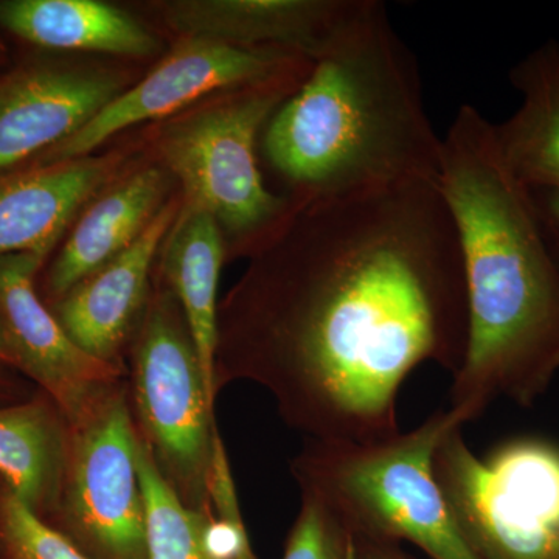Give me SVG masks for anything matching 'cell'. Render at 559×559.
<instances>
[{"label":"cell","mask_w":559,"mask_h":559,"mask_svg":"<svg viewBox=\"0 0 559 559\" xmlns=\"http://www.w3.org/2000/svg\"><path fill=\"white\" fill-rule=\"evenodd\" d=\"M252 257L224 308L216 367L270 390L312 440L392 439L412 371L462 366L465 274L439 182L297 209Z\"/></svg>","instance_id":"1"},{"label":"cell","mask_w":559,"mask_h":559,"mask_svg":"<svg viewBox=\"0 0 559 559\" xmlns=\"http://www.w3.org/2000/svg\"><path fill=\"white\" fill-rule=\"evenodd\" d=\"M439 186L457 227L468 301L451 407L473 421L496 400L533 406L559 373V266L535 194L511 175L495 123L473 105L441 138Z\"/></svg>","instance_id":"2"},{"label":"cell","mask_w":559,"mask_h":559,"mask_svg":"<svg viewBox=\"0 0 559 559\" xmlns=\"http://www.w3.org/2000/svg\"><path fill=\"white\" fill-rule=\"evenodd\" d=\"M263 153L296 210L439 182L441 138L426 112L417 60L384 3L356 0L299 90L272 114Z\"/></svg>","instance_id":"3"},{"label":"cell","mask_w":559,"mask_h":559,"mask_svg":"<svg viewBox=\"0 0 559 559\" xmlns=\"http://www.w3.org/2000/svg\"><path fill=\"white\" fill-rule=\"evenodd\" d=\"M462 412L439 411L425 423L374 443L312 440L293 469L360 538L409 540L430 559H480L463 536L433 473V457Z\"/></svg>","instance_id":"4"},{"label":"cell","mask_w":559,"mask_h":559,"mask_svg":"<svg viewBox=\"0 0 559 559\" xmlns=\"http://www.w3.org/2000/svg\"><path fill=\"white\" fill-rule=\"evenodd\" d=\"M311 66L240 87L212 108L175 121L160 135L162 159L182 182L186 204L207 210L250 255L296 213L264 183L257 146L272 114L299 90Z\"/></svg>","instance_id":"5"},{"label":"cell","mask_w":559,"mask_h":559,"mask_svg":"<svg viewBox=\"0 0 559 559\" xmlns=\"http://www.w3.org/2000/svg\"><path fill=\"white\" fill-rule=\"evenodd\" d=\"M451 430L433 473L480 559H559V444L518 439L480 457Z\"/></svg>","instance_id":"6"},{"label":"cell","mask_w":559,"mask_h":559,"mask_svg":"<svg viewBox=\"0 0 559 559\" xmlns=\"http://www.w3.org/2000/svg\"><path fill=\"white\" fill-rule=\"evenodd\" d=\"M134 395L153 459L190 509L205 513L213 403L175 294L143 314L134 349Z\"/></svg>","instance_id":"7"},{"label":"cell","mask_w":559,"mask_h":559,"mask_svg":"<svg viewBox=\"0 0 559 559\" xmlns=\"http://www.w3.org/2000/svg\"><path fill=\"white\" fill-rule=\"evenodd\" d=\"M70 444L64 496L70 528L97 559H148L140 437L123 395L97 401Z\"/></svg>","instance_id":"8"},{"label":"cell","mask_w":559,"mask_h":559,"mask_svg":"<svg viewBox=\"0 0 559 559\" xmlns=\"http://www.w3.org/2000/svg\"><path fill=\"white\" fill-rule=\"evenodd\" d=\"M311 58L280 49H240L216 40L187 38L131 90L121 91L75 134L44 151L40 164L90 156L117 132L186 108L210 92L263 83L308 64Z\"/></svg>","instance_id":"9"},{"label":"cell","mask_w":559,"mask_h":559,"mask_svg":"<svg viewBox=\"0 0 559 559\" xmlns=\"http://www.w3.org/2000/svg\"><path fill=\"white\" fill-rule=\"evenodd\" d=\"M44 260L25 252L0 257V320L11 366L39 382L76 426L116 367L84 353L40 301L35 277Z\"/></svg>","instance_id":"10"},{"label":"cell","mask_w":559,"mask_h":559,"mask_svg":"<svg viewBox=\"0 0 559 559\" xmlns=\"http://www.w3.org/2000/svg\"><path fill=\"white\" fill-rule=\"evenodd\" d=\"M102 70L44 66L0 80V170L53 148L121 92Z\"/></svg>","instance_id":"11"},{"label":"cell","mask_w":559,"mask_h":559,"mask_svg":"<svg viewBox=\"0 0 559 559\" xmlns=\"http://www.w3.org/2000/svg\"><path fill=\"white\" fill-rule=\"evenodd\" d=\"M356 0H176L164 20L187 38L240 49H280L314 58Z\"/></svg>","instance_id":"12"},{"label":"cell","mask_w":559,"mask_h":559,"mask_svg":"<svg viewBox=\"0 0 559 559\" xmlns=\"http://www.w3.org/2000/svg\"><path fill=\"white\" fill-rule=\"evenodd\" d=\"M178 213L176 202L165 204L130 248L58 301L55 316L91 358L112 366L145 307L151 267Z\"/></svg>","instance_id":"13"},{"label":"cell","mask_w":559,"mask_h":559,"mask_svg":"<svg viewBox=\"0 0 559 559\" xmlns=\"http://www.w3.org/2000/svg\"><path fill=\"white\" fill-rule=\"evenodd\" d=\"M119 157H81L0 183V257L46 259L70 221L117 170Z\"/></svg>","instance_id":"14"},{"label":"cell","mask_w":559,"mask_h":559,"mask_svg":"<svg viewBox=\"0 0 559 559\" xmlns=\"http://www.w3.org/2000/svg\"><path fill=\"white\" fill-rule=\"evenodd\" d=\"M518 109L495 123L500 156L522 186L559 190V40L528 51L509 73Z\"/></svg>","instance_id":"15"},{"label":"cell","mask_w":559,"mask_h":559,"mask_svg":"<svg viewBox=\"0 0 559 559\" xmlns=\"http://www.w3.org/2000/svg\"><path fill=\"white\" fill-rule=\"evenodd\" d=\"M168 182L159 168L131 173L86 210L55 260L51 296L61 299L81 280L116 259L160 212Z\"/></svg>","instance_id":"16"},{"label":"cell","mask_w":559,"mask_h":559,"mask_svg":"<svg viewBox=\"0 0 559 559\" xmlns=\"http://www.w3.org/2000/svg\"><path fill=\"white\" fill-rule=\"evenodd\" d=\"M164 242L165 277L186 319L205 385L215 399L219 336L216 296L224 261L223 230L207 210L186 204Z\"/></svg>","instance_id":"17"},{"label":"cell","mask_w":559,"mask_h":559,"mask_svg":"<svg viewBox=\"0 0 559 559\" xmlns=\"http://www.w3.org/2000/svg\"><path fill=\"white\" fill-rule=\"evenodd\" d=\"M0 24L49 49L145 57L159 47L134 17L97 0H9L0 2Z\"/></svg>","instance_id":"18"},{"label":"cell","mask_w":559,"mask_h":559,"mask_svg":"<svg viewBox=\"0 0 559 559\" xmlns=\"http://www.w3.org/2000/svg\"><path fill=\"white\" fill-rule=\"evenodd\" d=\"M69 459L61 419L46 401L0 407V477L39 516L60 503Z\"/></svg>","instance_id":"19"},{"label":"cell","mask_w":559,"mask_h":559,"mask_svg":"<svg viewBox=\"0 0 559 559\" xmlns=\"http://www.w3.org/2000/svg\"><path fill=\"white\" fill-rule=\"evenodd\" d=\"M139 471L146 506L148 559H210L202 547L207 514L190 509L160 473L148 444L140 440Z\"/></svg>","instance_id":"20"},{"label":"cell","mask_w":559,"mask_h":559,"mask_svg":"<svg viewBox=\"0 0 559 559\" xmlns=\"http://www.w3.org/2000/svg\"><path fill=\"white\" fill-rule=\"evenodd\" d=\"M0 555L3 559H97L7 488L0 491Z\"/></svg>","instance_id":"21"},{"label":"cell","mask_w":559,"mask_h":559,"mask_svg":"<svg viewBox=\"0 0 559 559\" xmlns=\"http://www.w3.org/2000/svg\"><path fill=\"white\" fill-rule=\"evenodd\" d=\"M353 530L312 492L301 491L299 516L290 528L283 559H356Z\"/></svg>","instance_id":"22"},{"label":"cell","mask_w":559,"mask_h":559,"mask_svg":"<svg viewBox=\"0 0 559 559\" xmlns=\"http://www.w3.org/2000/svg\"><path fill=\"white\" fill-rule=\"evenodd\" d=\"M533 194H535L536 207L543 221L547 241L559 266V190H536Z\"/></svg>","instance_id":"23"},{"label":"cell","mask_w":559,"mask_h":559,"mask_svg":"<svg viewBox=\"0 0 559 559\" xmlns=\"http://www.w3.org/2000/svg\"><path fill=\"white\" fill-rule=\"evenodd\" d=\"M358 539V554L356 559H407L404 557L395 544L389 543V540L360 538Z\"/></svg>","instance_id":"24"},{"label":"cell","mask_w":559,"mask_h":559,"mask_svg":"<svg viewBox=\"0 0 559 559\" xmlns=\"http://www.w3.org/2000/svg\"><path fill=\"white\" fill-rule=\"evenodd\" d=\"M0 359L11 364L9 342H7L5 330L0 320Z\"/></svg>","instance_id":"25"}]
</instances>
